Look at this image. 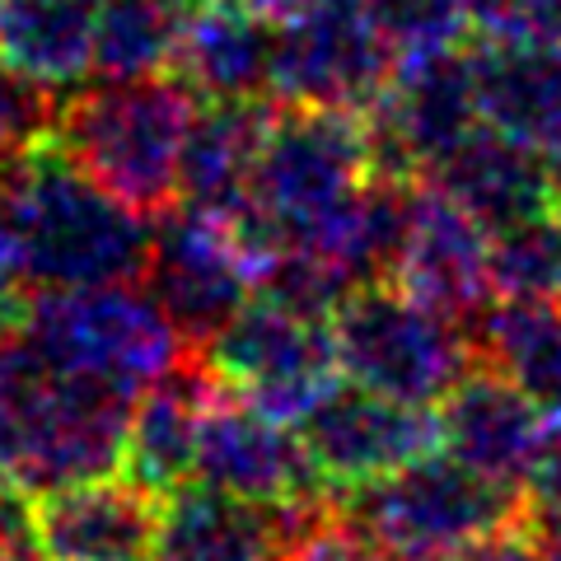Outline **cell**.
Segmentation results:
<instances>
[{"mask_svg":"<svg viewBox=\"0 0 561 561\" xmlns=\"http://www.w3.org/2000/svg\"><path fill=\"white\" fill-rule=\"evenodd\" d=\"M51 122H57V99L0 66V183L33 146L51 136Z\"/></svg>","mask_w":561,"mask_h":561,"instance_id":"28","label":"cell"},{"mask_svg":"<svg viewBox=\"0 0 561 561\" xmlns=\"http://www.w3.org/2000/svg\"><path fill=\"white\" fill-rule=\"evenodd\" d=\"M0 66L51 99L94 70V0H0Z\"/></svg>","mask_w":561,"mask_h":561,"instance_id":"23","label":"cell"},{"mask_svg":"<svg viewBox=\"0 0 561 561\" xmlns=\"http://www.w3.org/2000/svg\"><path fill=\"white\" fill-rule=\"evenodd\" d=\"M0 206L14 220L33 290L140 280L150 257V220L94 183L47 136L0 183Z\"/></svg>","mask_w":561,"mask_h":561,"instance_id":"1","label":"cell"},{"mask_svg":"<svg viewBox=\"0 0 561 561\" xmlns=\"http://www.w3.org/2000/svg\"><path fill=\"white\" fill-rule=\"evenodd\" d=\"M150 561H286V511L187 482L160 501Z\"/></svg>","mask_w":561,"mask_h":561,"instance_id":"20","label":"cell"},{"mask_svg":"<svg viewBox=\"0 0 561 561\" xmlns=\"http://www.w3.org/2000/svg\"><path fill=\"white\" fill-rule=\"evenodd\" d=\"M183 5H192V0H183Z\"/></svg>","mask_w":561,"mask_h":561,"instance_id":"35","label":"cell"},{"mask_svg":"<svg viewBox=\"0 0 561 561\" xmlns=\"http://www.w3.org/2000/svg\"><path fill=\"white\" fill-rule=\"evenodd\" d=\"M300 440L309 449L328 491H351L375 482L383 472L421 459L440 445V421L431 408L383 398L360 383H332V389L300 416Z\"/></svg>","mask_w":561,"mask_h":561,"instance_id":"13","label":"cell"},{"mask_svg":"<svg viewBox=\"0 0 561 561\" xmlns=\"http://www.w3.org/2000/svg\"><path fill=\"white\" fill-rule=\"evenodd\" d=\"M192 482L267 511H305L313 501H328V482L319 478L290 421L220 389V379L202 412Z\"/></svg>","mask_w":561,"mask_h":561,"instance_id":"11","label":"cell"},{"mask_svg":"<svg viewBox=\"0 0 561 561\" xmlns=\"http://www.w3.org/2000/svg\"><path fill=\"white\" fill-rule=\"evenodd\" d=\"M337 505L393 561H449L496 534L524 529V486L486 478L445 449L342 491Z\"/></svg>","mask_w":561,"mask_h":561,"instance_id":"5","label":"cell"},{"mask_svg":"<svg viewBox=\"0 0 561 561\" xmlns=\"http://www.w3.org/2000/svg\"><path fill=\"white\" fill-rule=\"evenodd\" d=\"M43 365L28 356V346L14 337V328H0V463L14 445V431H20V412H24V398L33 389Z\"/></svg>","mask_w":561,"mask_h":561,"instance_id":"31","label":"cell"},{"mask_svg":"<svg viewBox=\"0 0 561 561\" xmlns=\"http://www.w3.org/2000/svg\"><path fill=\"white\" fill-rule=\"evenodd\" d=\"M375 173L370 113L272 103L243 220L267 249L313 253Z\"/></svg>","mask_w":561,"mask_h":561,"instance_id":"4","label":"cell"},{"mask_svg":"<svg viewBox=\"0 0 561 561\" xmlns=\"http://www.w3.org/2000/svg\"><path fill=\"white\" fill-rule=\"evenodd\" d=\"M478 127V76H472V47L463 43L398 57L389 90L370 108L379 169L402 179H426Z\"/></svg>","mask_w":561,"mask_h":561,"instance_id":"12","label":"cell"},{"mask_svg":"<svg viewBox=\"0 0 561 561\" xmlns=\"http://www.w3.org/2000/svg\"><path fill=\"white\" fill-rule=\"evenodd\" d=\"M421 183L440 187L468 216H478L491 234L511 230L524 216L552 206L548 160H538L534 150L515 146V140H505L491 127H478L463 146H454Z\"/></svg>","mask_w":561,"mask_h":561,"instance_id":"22","label":"cell"},{"mask_svg":"<svg viewBox=\"0 0 561 561\" xmlns=\"http://www.w3.org/2000/svg\"><path fill=\"white\" fill-rule=\"evenodd\" d=\"M280 24L249 0H192L173 76L202 99H272Z\"/></svg>","mask_w":561,"mask_h":561,"instance_id":"17","label":"cell"},{"mask_svg":"<svg viewBox=\"0 0 561 561\" xmlns=\"http://www.w3.org/2000/svg\"><path fill=\"white\" fill-rule=\"evenodd\" d=\"M491 286L496 300L561 305V206H542L511 230L491 234Z\"/></svg>","mask_w":561,"mask_h":561,"instance_id":"26","label":"cell"},{"mask_svg":"<svg viewBox=\"0 0 561 561\" xmlns=\"http://www.w3.org/2000/svg\"><path fill=\"white\" fill-rule=\"evenodd\" d=\"M183 0H99L94 5V76L140 80L173 70L183 33Z\"/></svg>","mask_w":561,"mask_h":561,"instance_id":"25","label":"cell"},{"mask_svg":"<svg viewBox=\"0 0 561 561\" xmlns=\"http://www.w3.org/2000/svg\"><path fill=\"white\" fill-rule=\"evenodd\" d=\"M389 280L416 295L421 305L472 328L496 295L491 286V230L454 197H445L440 187L416 179L408 234H402Z\"/></svg>","mask_w":561,"mask_h":561,"instance_id":"14","label":"cell"},{"mask_svg":"<svg viewBox=\"0 0 561 561\" xmlns=\"http://www.w3.org/2000/svg\"><path fill=\"white\" fill-rule=\"evenodd\" d=\"M272 103L276 99H202L179 164L183 206L210 210V216H243L249 210Z\"/></svg>","mask_w":561,"mask_h":561,"instance_id":"19","label":"cell"},{"mask_svg":"<svg viewBox=\"0 0 561 561\" xmlns=\"http://www.w3.org/2000/svg\"><path fill=\"white\" fill-rule=\"evenodd\" d=\"M94 5H99V0H94Z\"/></svg>","mask_w":561,"mask_h":561,"instance_id":"36","label":"cell"},{"mask_svg":"<svg viewBox=\"0 0 561 561\" xmlns=\"http://www.w3.org/2000/svg\"><path fill=\"white\" fill-rule=\"evenodd\" d=\"M14 337L47 375L94 383L131 402L192 356L146 280L33 290Z\"/></svg>","mask_w":561,"mask_h":561,"instance_id":"3","label":"cell"},{"mask_svg":"<svg viewBox=\"0 0 561 561\" xmlns=\"http://www.w3.org/2000/svg\"><path fill=\"white\" fill-rule=\"evenodd\" d=\"M202 360L220 379V389L249 398L253 408L290 426L342 379L328 319L276 305L267 295L243 305L202 346Z\"/></svg>","mask_w":561,"mask_h":561,"instance_id":"8","label":"cell"},{"mask_svg":"<svg viewBox=\"0 0 561 561\" xmlns=\"http://www.w3.org/2000/svg\"><path fill=\"white\" fill-rule=\"evenodd\" d=\"M160 491L131 472L66 482L28 501V529L43 561H150Z\"/></svg>","mask_w":561,"mask_h":561,"instance_id":"15","label":"cell"},{"mask_svg":"<svg viewBox=\"0 0 561 561\" xmlns=\"http://www.w3.org/2000/svg\"><path fill=\"white\" fill-rule=\"evenodd\" d=\"M393 66L398 51L360 10V0H309L280 24L272 99L370 113L389 90Z\"/></svg>","mask_w":561,"mask_h":561,"instance_id":"10","label":"cell"},{"mask_svg":"<svg viewBox=\"0 0 561 561\" xmlns=\"http://www.w3.org/2000/svg\"><path fill=\"white\" fill-rule=\"evenodd\" d=\"M202 94L173 70L140 80H103L57 99L51 136L94 183L146 220L179 206V164Z\"/></svg>","mask_w":561,"mask_h":561,"instance_id":"2","label":"cell"},{"mask_svg":"<svg viewBox=\"0 0 561 561\" xmlns=\"http://www.w3.org/2000/svg\"><path fill=\"white\" fill-rule=\"evenodd\" d=\"M440 421V445L459 463L486 472L496 482L524 486L529 463L548 435V412L519 389L496 365L478 360L454 389L435 402Z\"/></svg>","mask_w":561,"mask_h":561,"instance_id":"16","label":"cell"},{"mask_svg":"<svg viewBox=\"0 0 561 561\" xmlns=\"http://www.w3.org/2000/svg\"><path fill=\"white\" fill-rule=\"evenodd\" d=\"M131 398L38 370L0 478L28 496L127 468Z\"/></svg>","mask_w":561,"mask_h":561,"instance_id":"9","label":"cell"},{"mask_svg":"<svg viewBox=\"0 0 561 561\" xmlns=\"http://www.w3.org/2000/svg\"><path fill=\"white\" fill-rule=\"evenodd\" d=\"M463 14L486 43L561 47V0H463Z\"/></svg>","mask_w":561,"mask_h":561,"instance_id":"29","label":"cell"},{"mask_svg":"<svg viewBox=\"0 0 561 561\" xmlns=\"http://www.w3.org/2000/svg\"><path fill=\"white\" fill-rule=\"evenodd\" d=\"M472 337L486 365L511 375L548 416H561V305L491 300Z\"/></svg>","mask_w":561,"mask_h":561,"instance_id":"24","label":"cell"},{"mask_svg":"<svg viewBox=\"0 0 561 561\" xmlns=\"http://www.w3.org/2000/svg\"><path fill=\"white\" fill-rule=\"evenodd\" d=\"M548 173H552V202L561 206V160H552V164H548Z\"/></svg>","mask_w":561,"mask_h":561,"instance_id":"34","label":"cell"},{"mask_svg":"<svg viewBox=\"0 0 561 561\" xmlns=\"http://www.w3.org/2000/svg\"><path fill=\"white\" fill-rule=\"evenodd\" d=\"M524 524L534 534H561V416L548 421V435L524 478Z\"/></svg>","mask_w":561,"mask_h":561,"instance_id":"30","label":"cell"},{"mask_svg":"<svg viewBox=\"0 0 561 561\" xmlns=\"http://www.w3.org/2000/svg\"><path fill=\"white\" fill-rule=\"evenodd\" d=\"M28 286H33V276H28L20 230H14V220L0 206V328L20 323V313L28 305Z\"/></svg>","mask_w":561,"mask_h":561,"instance_id":"32","label":"cell"},{"mask_svg":"<svg viewBox=\"0 0 561 561\" xmlns=\"http://www.w3.org/2000/svg\"><path fill=\"white\" fill-rule=\"evenodd\" d=\"M267 262L272 249L243 216H210L179 202L150 220V257L140 280L187 346L202 351L243 305L257 300Z\"/></svg>","mask_w":561,"mask_h":561,"instance_id":"7","label":"cell"},{"mask_svg":"<svg viewBox=\"0 0 561 561\" xmlns=\"http://www.w3.org/2000/svg\"><path fill=\"white\" fill-rule=\"evenodd\" d=\"M342 379L383 398L435 408L482 360L472 328L421 305L393 280H365L328 319Z\"/></svg>","mask_w":561,"mask_h":561,"instance_id":"6","label":"cell"},{"mask_svg":"<svg viewBox=\"0 0 561 561\" xmlns=\"http://www.w3.org/2000/svg\"><path fill=\"white\" fill-rule=\"evenodd\" d=\"M449 561H542V548H538L534 529L524 524V529L496 534V538H486V542H478V548H468V552L449 557Z\"/></svg>","mask_w":561,"mask_h":561,"instance_id":"33","label":"cell"},{"mask_svg":"<svg viewBox=\"0 0 561 561\" xmlns=\"http://www.w3.org/2000/svg\"><path fill=\"white\" fill-rule=\"evenodd\" d=\"M360 10L375 20V28L393 43L398 57L454 47L468 33L463 0H360Z\"/></svg>","mask_w":561,"mask_h":561,"instance_id":"27","label":"cell"},{"mask_svg":"<svg viewBox=\"0 0 561 561\" xmlns=\"http://www.w3.org/2000/svg\"><path fill=\"white\" fill-rule=\"evenodd\" d=\"M210 393H216V375L206 370L202 351L169 370L160 383H150L146 393L131 402L127 421V468L136 482H146L150 491H179L192 482L197 468V435H202V412Z\"/></svg>","mask_w":561,"mask_h":561,"instance_id":"21","label":"cell"},{"mask_svg":"<svg viewBox=\"0 0 561 561\" xmlns=\"http://www.w3.org/2000/svg\"><path fill=\"white\" fill-rule=\"evenodd\" d=\"M482 127L561 160V47L548 43H478L472 47Z\"/></svg>","mask_w":561,"mask_h":561,"instance_id":"18","label":"cell"}]
</instances>
